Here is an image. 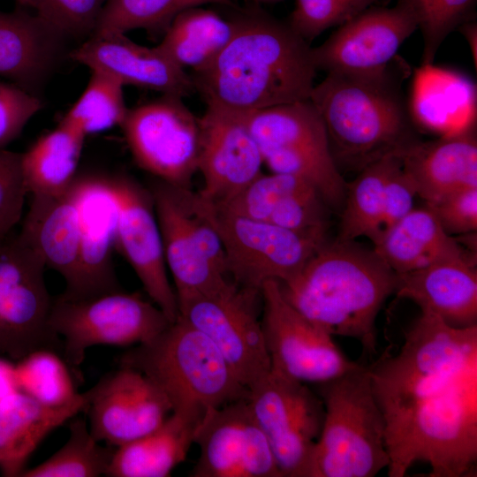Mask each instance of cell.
Returning <instances> with one entry per match:
<instances>
[{
	"label": "cell",
	"mask_w": 477,
	"mask_h": 477,
	"mask_svg": "<svg viewBox=\"0 0 477 477\" xmlns=\"http://www.w3.org/2000/svg\"><path fill=\"white\" fill-rule=\"evenodd\" d=\"M385 423L389 477L418 462L429 477L476 476L477 325L457 329L422 313L367 367Z\"/></svg>",
	"instance_id": "6da1fadb"
},
{
	"label": "cell",
	"mask_w": 477,
	"mask_h": 477,
	"mask_svg": "<svg viewBox=\"0 0 477 477\" xmlns=\"http://www.w3.org/2000/svg\"><path fill=\"white\" fill-rule=\"evenodd\" d=\"M237 11L225 47L191 72L194 91L206 105L240 113L308 100L317 72L310 43L259 4Z\"/></svg>",
	"instance_id": "7a4b0ae2"
},
{
	"label": "cell",
	"mask_w": 477,
	"mask_h": 477,
	"mask_svg": "<svg viewBox=\"0 0 477 477\" xmlns=\"http://www.w3.org/2000/svg\"><path fill=\"white\" fill-rule=\"evenodd\" d=\"M396 285L397 273L374 249L339 239L326 241L293 277L279 283L300 314L332 337L356 339L369 355L376 353L377 315Z\"/></svg>",
	"instance_id": "3957f363"
},
{
	"label": "cell",
	"mask_w": 477,
	"mask_h": 477,
	"mask_svg": "<svg viewBox=\"0 0 477 477\" xmlns=\"http://www.w3.org/2000/svg\"><path fill=\"white\" fill-rule=\"evenodd\" d=\"M397 65L395 58L378 72H329L314 85L309 100L322 117L337 166L361 170L416 140L401 88L407 66L397 71Z\"/></svg>",
	"instance_id": "277c9868"
},
{
	"label": "cell",
	"mask_w": 477,
	"mask_h": 477,
	"mask_svg": "<svg viewBox=\"0 0 477 477\" xmlns=\"http://www.w3.org/2000/svg\"><path fill=\"white\" fill-rule=\"evenodd\" d=\"M119 364L153 381L173 413L197 420L249 397L214 343L180 316L151 340L125 352Z\"/></svg>",
	"instance_id": "5b68a950"
},
{
	"label": "cell",
	"mask_w": 477,
	"mask_h": 477,
	"mask_svg": "<svg viewBox=\"0 0 477 477\" xmlns=\"http://www.w3.org/2000/svg\"><path fill=\"white\" fill-rule=\"evenodd\" d=\"M318 385L324 419L310 477H374L387 469L385 423L367 367Z\"/></svg>",
	"instance_id": "8992f818"
},
{
	"label": "cell",
	"mask_w": 477,
	"mask_h": 477,
	"mask_svg": "<svg viewBox=\"0 0 477 477\" xmlns=\"http://www.w3.org/2000/svg\"><path fill=\"white\" fill-rule=\"evenodd\" d=\"M148 191L178 303L224 284L225 254L207 201L189 186L158 179Z\"/></svg>",
	"instance_id": "52a82bcc"
},
{
	"label": "cell",
	"mask_w": 477,
	"mask_h": 477,
	"mask_svg": "<svg viewBox=\"0 0 477 477\" xmlns=\"http://www.w3.org/2000/svg\"><path fill=\"white\" fill-rule=\"evenodd\" d=\"M241 114L270 172L299 177L311 183L329 206L344 205L346 183L331 155L322 117L309 99Z\"/></svg>",
	"instance_id": "ba28073f"
},
{
	"label": "cell",
	"mask_w": 477,
	"mask_h": 477,
	"mask_svg": "<svg viewBox=\"0 0 477 477\" xmlns=\"http://www.w3.org/2000/svg\"><path fill=\"white\" fill-rule=\"evenodd\" d=\"M170 323L153 301L122 290L79 299L59 295L53 299L49 316L51 328L63 342V357L75 371L87 349L140 344Z\"/></svg>",
	"instance_id": "9c48e42d"
},
{
	"label": "cell",
	"mask_w": 477,
	"mask_h": 477,
	"mask_svg": "<svg viewBox=\"0 0 477 477\" xmlns=\"http://www.w3.org/2000/svg\"><path fill=\"white\" fill-rule=\"evenodd\" d=\"M45 263L11 233L0 241V357L18 361L41 349L63 356V342L49 324L53 298Z\"/></svg>",
	"instance_id": "30bf717a"
},
{
	"label": "cell",
	"mask_w": 477,
	"mask_h": 477,
	"mask_svg": "<svg viewBox=\"0 0 477 477\" xmlns=\"http://www.w3.org/2000/svg\"><path fill=\"white\" fill-rule=\"evenodd\" d=\"M208 204L223 243L227 274L241 286L261 290L267 281L290 280L327 241L326 231H296Z\"/></svg>",
	"instance_id": "8fae6325"
},
{
	"label": "cell",
	"mask_w": 477,
	"mask_h": 477,
	"mask_svg": "<svg viewBox=\"0 0 477 477\" xmlns=\"http://www.w3.org/2000/svg\"><path fill=\"white\" fill-rule=\"evenodd\" d=\"M261 290L228 280L221 287L178 301L179 316L217 347L248 390L270 372L261 321Z\"/></svg>",
	"instance_id": "7c38bea8"
},
{
	"label": "cell",
	"mask_w": 477,
	"mask_h": 477,
	"mask_svg": "<svg viewBox=\"0 0 477 477\" xmlns=\"http://www.w3.org/2000/svg\"><path fill=\"white\" fill-rule=\"evenodd\" d=\"M248 405L282 477H310L324 406L304 382L270 372L249 390Z\"/></svg>",
	"instance_id": "4fadbf2b"
},
{
	"label": "cell",
	"mask_w": 477,
	"mask_h": 477,
	"mask_svg": "<svg viewBox=\"0 0 477 477\" xmlns=\"http://www.w3.org/2000/svg\"><path fill=\"white\" fill-rule=\"evenodd\" d=\"M120 126L140 168L158 180L189 186L198 171L201 126L182 97L163 95L128 109Z\"/></svg>",
	"instance_id": "5bb4252c"
},
{
	"label": "cell",
	"mask_w": 477,
	"mask_h": 477,
	"mask_svg": "<svg viewBox=\"0 0 477 477\" xmlns=\"http://www.w3.org/2000/svg\"><path fill=\"white\" fill-rule=\"evenodd\" d=\"M261 296V327L272 371L304 383L318 384L360 365L344 354L331 335L284 298L278 281L265 282Z\"/></svg>",
	"instance_id": "9a60e30c"
},
{
	"label": "cell",
	"mask_w": 477,
	"mask_h": 477,
	"mask_svg": "<svg viewBox=\"0 0 477 477\" xmlns=\"http://www.w3.org/2000/svg\"><path fill=\"white\" fill-rule=\"evenodd\" d=\"M247 399L207 413L194 438L200 456L190 476L282 477Z\"/></svg>",
	"instance_id": "2e32d148"
},
{
	"label": "cell",
	"mask_w": 477,
	"mask_h": 477,
	"mask_svg": "<svg viewBox=\"0 0 477 477\" xmlns=\"http://www.w3.org/2000/svg\"><path fill=\"white\" fill-rule=\"evenodd\" d=\"M108 181L117 208L116 249L133 269L151 301L174 322L179 316L178 303L168 277L151 194L125 176Z\"/></svg>",
	"instance_id": "e0dca14e"
},
{
	"label": "cell",
	"mask_w": 477,
	"mask_h": 477,
	"mask_svg": "<svg viewBox=\"0 0 477 477\" xmlns=\"http://www.w3.org/2000/svg\"><path fill=\"white\" fill-rule=\"evenodd\" d=\"M417 28L415 16L400 0L392 7L370 6L312 47L314 64L327 73L383 70Z\"/></svg>",
	"instance_id": "ac0fdd59"
},
{
	"label": "cell",
	"mask_w": 477,
	"mask_h": 477,
	"mask_svg": "<svg viewBox=\"0 0 477 477\" xmlns=\"http://www.w3.org/2000/svg\"><path fill=\"white\" fill-rule=\"evenodd\" d=\"M86 413L95 438L113 447L157 428L172 412L159 387L140 371L120 366L90 389Z\"/></svg>",
	"instance_id": "d6986e66"
},
{
	"label": "cell",
	"mask_w": 477,
	"mask_h": 477,
	"mask_svg": "<svg viewBox=\"0 0 477 477\" xmlns=\"http://www.w3.org/2000/svg\"><path fill=\"white\" fill-rule=\"evenodd\" d=\"M199 121L198 171L203 186L198 193L208 202L220 205L262 173V156L241 113L206 105Z\"/></svg>",
	"instance_id": "ffe728a7"
},
{
	"label": "cell",
	"mask_w": 477,
	"mask_h": 477,
	"mask_svg": "<svg viewBox=\"0 0 477 477\" xmlns=\"http://www.w3.org/2000/svg\"><path fill=\"white\" fill-rule=\"evenodd\" d=\"M80 235L75 276L62 297L86 299L119 291L114 264L117 208L108 178H80Z\"/></svg>",
	"instance_id": "44dd1931"
},
{
	"label": "cell",
	"mask_w": 477,
	"mask_h": 477,
	"mask_svg": "<svg viewBox=\"0 0 477 477\" xmlns=\"http://www.w3.org/2000/svg\"><path fill=\"white\" fill-rule=\"evenodd\" d=\"M70 57L91 71L113 77L124 86L182 98L195 92L190 73L158 45L148 48L137 44L124 33L93 34Z\"/></svg>",
	"instance_id": "7402d4cb"
},
{
	"label": "cell",
	"mask_w": 477,
	"mask_h": 477,
	"mask_svg": "<svg viewBox=\"0 0 477 477\" xmlns=\"http://www.w3.org/2000/svg\"><path fill=\"white\" fill-rule=\"evenodd\" d=\"M80 181L76 178L64 191L34 194L18 236L59 273L69 286L74 278L80 235Z\"/></svg>",
	"instance_id": "603a6c76"
},
{
	"label": "cell",
	"mask_w": 477,
	"mask_h": 477,
	"mask_svg": "<svg viewBox=\"0 0 477 477\" xmlns=\"http://www.w3.org/2000/svg\"><path fill=\"white\" fill-rule=\"evenodd\" d=\"M473 128L433 141L415 140L398 152L404 171L426 203L477 186V141Z\"/></svg>",
	"instance_id": "cb8c5ba5"
},
{
	"label": "cell",
	"mask_w": 477,
	"mask_h": 477,
	"mask_svg": "<svg viewBox=\"0 0 477 477\" xmlns=\"http://www.w3.org/2000/svg\"><path fill=\"white\" fill-rule=\"evenodd\" d=\"M394 293L452 328L477 325V272L473 263L447 261L397 274Z\"/></svg>",
	"instance_id": "d4e9b609"
},
{
	"label": "cell",
	"mask_w": 477,
	"mask_h": 477,
	"mask_svg": "<svg viewBox=\"0 0 477 477\" xmlns=\"http://www.w3.org/2000/svg\"><path fill=\"white\" fill-rule=\"evenodd\" d=\"M90 390L64 405H42L21 391L0 402V469L19 476L42 441L54 429L87 411Z\"/></svg>",
	"instance_id": "484cf974"
},
{
	"label": "cell",
	"mask_w": 477,
	"mask_h": 477,
	"mask_svg": "<svg viewBox=\"0 0 477 477\" xmlns=\"http://www.w3.org/2000/svg\"><path fill=\"white\" fill-rule=\"evenodd\" d=\"M23 8L0 11V77L34 94L54 66L64 37Z\"/></svg>",
	"instance_id": "4316f807"
},
{
	"label": "cell",
	"mask_w": 477,
	"mask_h": 477,
	"mask_svg": "<svg viewBox=\"0 0 477 477\" xmlns=\"http://www.w3.org/2000/svg\"><path fill=\"white\" fill-rule=\"evenodd\" d=\"M408 109L413 121L431 132H460L474 124L475 86L460 73L422 64L414 74Z\"/></svg>",
	"instance_id": "83f0119b"
},
{
	"label": "cell",
	"mask_w": 477,
	"mask_h": 477,
	"mask_svg": "<svg viewBox=\"0 0 477 477\" xmlns=\"http://www.w3.org/2000/svg\"><path fill=\"white\" fill-rule=\"evenodd\" d=\"M374 250L397 274L447 261L475 264V257L443 230L426 206L413 208L386 232Z\"/></svg>",
	"instance_id": "f1b7e54d"
},
{
	"label": "cell",
	"mask_w": 477,
	"mask_h": 477,
	"mask_svg": "<svg viewBox=\"0 0 477 477\" xmlns=\"http://www.w3.org/2000/svg\"><path fill=\"white\" fill-rule=\"evenodd\" d=\"M201 421L172 412L152 432L116 447L106 476H170L186 459Z\"/></svg>",
	"instance_id": "f546056e"
},
{
	"label": "cell",
	"mask_w": 477,
	"mask_h": 477,
	"mask_svg": "<svg viewBox=\"0 0 477 477\" xmlns=\"http://www.w3.org/2000/svg\"><path fill=\"white\" fill-rule=\"evenodd\" d=\"M85 137L60 121L22 153L27 194H51L66 190L75 180Z\"/></svg>",
	"instance_id": "4dcf8cb0"
},
{
	"label": "cell",
	"mask_w": 477,
	"mask_h": 477,
	"mask_svg": "<svg viewBox=\"0 0 477 477\" xmlns=\"http://www.w3.org/2000/svg\"><path fill=\"white\" fill-rule=\"evenodd\" d=\"M234 29L232 19L202 6L180 12L158 46L178 66L192 72L208 64L225 47Z\"/></svg>",
	"instance_id": "1f68e13d"
},
{
	"label": "cell",
	"mask_w": 477,
	"mask_h": 477,
	"mask_svg": "<svg viewBox=\"0 0 477 477\" xmlns=\"http://www.w3.org/2000/svg\"><path fill=\"white\" fill-rule=\"evenodd\" d=\"M400 160L398 152L387 154L363 167L358 177L346 185L337 239L355 240L361 236L370 238L381 214L386 182Z\"/></svg>",
	"instance_id": "d6a6232c"
},
{
	"label": "cell",
	"mask_w": 477,
	"mask_h": 477,
	"mask_svg": "<svg viewBox=\"0 0 477 477\" xmlns=\"http://www.w3.org/2000/svg\"><path fill=\"white\" fill-rule=\"evenodd\" d=\"M208 4L239 8L234 0H107L93 34L143 29L163 36L180 12Z\"/></svg>",
	"instance_id": "836d02e7"
},
{
	"label": "cell",
	"mask_w": 477,
	"mask_h": 477,
	"mask_svg": "<svg viewBox=\"0 0 477 477\" xmlns=\"http://www.w3.org/2000/svg\"><path fill=\"white\" fill-rule=\"evenodd\" d=\"M79 415V414H78ZM72 418L66 443L40 465L25 469L23 477H97L106 475L114 447L96 440L84 418Z\"/></svg>",
	"instance_id": "e575fe53"
},
{
	"label": "cell",
	"mask_w": 477,
	"mask_h": 477,
	"mask_svg": "<svg viewBox=\"0 0 477 477\" xmlns=\"http://www.w3.org/2000/svg\"><path fill=\"white\" fill-rule=\"evenodd\" d=\"M19 390L49 406H60L79 394L78 375L64 357L52 350L32 352L15 363Z\"/></svg>",
	"instance_id": "d590c367"
},
{
	"label": "cell",
	"mask_w": 477,
	"mask_h": 477,
	"mask_svg": "<svg viewBox=\"0 0 477 477\" xmlns=\"http://www.w3.org/2000/svg\"><path fill=\"white\" fill-rule=\"evenodd\" d=\"M123 87L113 77L92 71L85 90L61 121L84 136L120 125L128 110Z\"/></svg>",
	"instance_id": "8d00e7d4"
},
{
	"label": "cell",
	"mask_w": 477,
	"mask_h": 477,
	"mask_svg": "<svg viewBox=\"0 0 477 477\" xmlns=\"http://www.w3.org/2000/svg\"><path fill=\"white\" fill-rule=\"evenodd\" d=\"M416 18L423 36L422 64H433L448 34L473 20L476 0H400Z\"/></svg>",
	"instance_id": "74e56055"
},
{
	"label": "cell",
	"mask_w": 477,
	"mask_h": 477,
	"mask_svg": "<svg viewBox=\"0 0 477 477\" xmlns=\"http://www.w3.org/2000/svg\"><path fill=\"white\" fill-rule=\"evenodd\" d=\"M376 0H296L288 24L310 43L325 30L341 26Z\"/></svg>",
	"instance_id": "f35d334b"
},
{
	"label": "cell",
	"mask_w": 477,
	"mask_h": 477,
	"mask_svg": "<svg viewBox=\"0 0 477 477\" xmlns=\"http://www.w3.org/2000/svg\"><path fill=\"white\" fill-rule=\"evenodd\" d=\"M107 0H21L48 25L65 37L90 36Z\"/></svg>",
	"instance_id": "ab89813d"
},
{
	"label": "cell",
	"mask_w": 477,
	"mask_h": 477,
	"mask_svg": "<svg viewBox=\"0 0 477 477\" xmlns=\"http://www.w3.org/2000/svg\"><path fill=\"white\" fill-rule=\"evenodd\" d=\"M26 195L22 153L0 148V241L20 220Z\"/></svg>",
	"instance_id": "60d3db41"
},
{
	"label": "cell",
	"mask_w": 477,
	"mask_h": 477,
	"mask_svg": "<svg viewBox=\"0 0 477 477\" xmlns=\"http://www.w3.org/2000/svg\"><path fill=\"white\" fill-rule=\"evenodd\" d=\"M42 107V101L35 95L14 83L0 80V148L17 138Z\"/></svg>",
	"instance_id": "b9f144b4"
},
{
	"label": "cell",
	"mask_w": 477,
	"mask_h": 477,
	"mask_svg": "<svg viewBox=\"0 0 477 477\" xmlns=\"http://www.w3.org/2000/svg\"><path fill=\"white\" fill-rule=\"evenodd\" d=\"M443 230L450 236L476 232L477 186L452 192L426 203Z\"/></svg>",
	"instance_id": "7bdbcfd3"
},
{
	"label": "cell",
	"mask_w": 477,
	"mask_h": 477,
	"mask_svg": "<svg viewBox=\"0 0 477 477\" xmlns=\"http://www.w3.org/2000/svg\"><path fill=\"white\" fill-rule=\"evenodd\" d=\"M415 188L402 168V161L386 182L381 214L370 240L375 246L386 232L413 208Z\"/></svg>",
	"instance_id": "ee69618b"
},
{
	"label": "cell",
	"mask_w": 477,
	"mask_h": 477,
	"mask_svg": "<svg viewBox=\"0 0 477 477\" xmlns=\"http://www.w3.org/2000/svg\"><path fill=\"white\" fill-rule=\"evenodd\" d=\"M16 391H19V388L15 363L0 357V402Z\"/></svg>",
	"instance_id": "f6af8a7d"
},
{
	"label": "cell",
	"mask_w": 477,
	"mask_h": 477,
	"mask_svg": "<svg viewBox=\"0 0 477 477\" xmlns=\"http://www.w3.org/2000/svg\"><path fill=\"white\" fill-rule=\"evenodd\" d=\"M458 29L464 34L465 38L466 39L471 52L473 54V58L474 60V64L476 66V59H477V25L476 22L473 20L466 21L460 25Z\"/></svg>",
	"instance_id": "bcb514c9"
},
{
	"label": "cell",
	"mask_w": 477,
	"mask_h": 477,
	"mask_svg": "<svg viewBox=\"0 0 477 477\" xmlns=\"http://www.w3.org/2000/svg\"><path fill=\"white\" fill-rule=\"evenodd\" d=\"M278 1H281V0H251L252 3L259 4V5L261 4H270V3H275Z\"/></svg>",
	"instance_id": "7dc6e473"
},
{
	"label": "cell",
	"mask_w": 477,
	"mask_h": 477,
	"mask_svg": "<svg viewBox=\"0 0 477 477\" xmlns=\"http://www.w3.org/2000/svg\"><path fill=\"white\" fill-rule=\"evenodd\" d=\"M19 5H20L21 0H14Z\"/></svg>",
	"instance_id": "c3c4849f"
}]
</instances>
